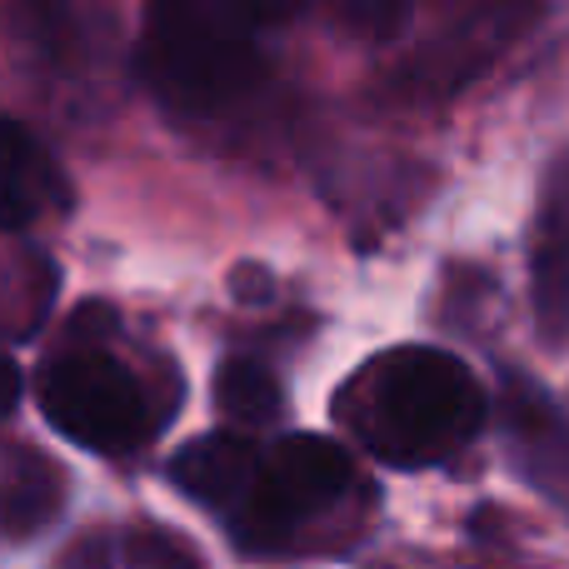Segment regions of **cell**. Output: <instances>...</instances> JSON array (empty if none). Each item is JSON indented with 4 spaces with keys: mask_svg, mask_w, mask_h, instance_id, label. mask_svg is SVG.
<instances>
[{
    "mask_svg": "<svg viewBox=\"0 0 569 569\" xmlns=\"http://www.w3.org/2000/svg\"><path fill=\"white\" fill-rule=\"evenodd\" d=\"M60 470L30 450L0 455V535L6 540H30L60 515Z\"/></svg>",
    "mask_w": 569,
    "mask_h": 569,
    "instance_id": "8",
    "label": "cell"
},
{
    "mask_svg": "<svg viewBox=\"0 0 569 569\" xmlns=\"http://www.w3.org/2000/svg\"><path fill=\"white\" fill-rule=\"evenodd\" d=\"M370 395L355 415L390 460H435L485 425V390L470 365L445 350H395L370 370Z\"/></svg>",
    "mask_w": 569,
    "mask_h": 569,
    "instance_id": "2",
    "label": "cell"
},
{
    "mask_svg": "<svg viewBox=\"0 0 569 569\" xmlns=\"http://www.w3.org/2000/svg\"><path fill=\"white\" fill-rule=\"evenodd\" d=\"M335 10L365 40H385L405 26V0H335Z\"/></svg>",
    "mask_w": 569,
    "mask_h": 569,
    "instance_id": "11",
    "label": "cell"
},
{
    "mask_svg": "<svg viewBox=\"0 0 569 569\" xmlns=\"http://www.w3.org/2000/svg\"><path fill=\"white\" fill-rule=\"evenodd\" d=\"M16 400H20V370H16V360L0 350V420L16 410Z\"/></svg>",
    "mask_w": 569,
    "mask_h": 569,
    "instance_id": "14",
    "label": "cell"
},
{
    "mask_svg": "<svg viewBox=\"0 0 569 569\" xmlns=\"http://www.w3.org/2000/svg\"><path fill=\"white\" fill-rule=\"evenodd\" d=\"M6 16L16 26V36L50 60L66 56L70 40H76V20H70L66 0H6Z\"/></svg>",
    "mask_w": 569,
    "mask_h": 569,
    "instance_id": "10",
    "label": "cell"
},
{
    "mask_svg": "<svg viewBox=\"0 0 569 569\" xmlns=\"http://www.w3.org/2000/svg\"><path fill=\"white\" fill-rule=\"evenodd\" d=\"M350 455L345 445L320 440V435H290L260 460L256 490L246 500V515L266 530H290L305 515L325 510L350 485Z\"/></svg>",
    "mask_w": 569,
    "mask_h": 569,
    "instance_id": "4",
    "label": "cell"
},
{
    "mask_svg": "<svg viewBox=\"0 0 569 569\" xmlns=\"http://www.w3.org/2000/svg\"><path fill=\"white\" fill-rule=\"evenodd\" d=\"M226 10H236L240 20H280V16H295L305 0H220Z\"/></svg>",
    "mask_w": 569,
    "mask_h": 569,
    "instance_id": "13",
    "label": "cell"
},
{
    "mask_svg": "<svg viewBox=\"0 0 569 569\" xmlns=\"http://www.w3.org/2000/svg\"><path fill=\"white\" fill-rule=\"evenodd\" d=\"M530 276H535V310H540L545 330L555 340H569V166L555 176L550 200H545Z\"/></svg>",
    "mask_w": 569,
    "mask_h": 569,
    "instance_id": "7",
    "label": "cell"
},
{
    "mask_svg": "<svg viewBox=\"0 0 569 569\" xmlns=\"http://www.w3.org/2000/svg\"><path fill=\"white\" fill-rule=\"evenodd\" d=\"M130 565L136 569H196V560L176 540H166V535H136L130 540Z\"/></svg>",
    "mask_w": 569,
    "mask_h": 569,
    "instance_id": "12",
    "label": "cell"
},
{
    "mask_svg": "<svg viewBox=\"0 0 569 569\" xmlns=\"http://www.w3.org/2000/svg\"><path fill=\"white\" fill-rule=\"evenodd\" d=\"M140 70L180 110H226L266 80V56L246 20L206 0H156L140 36Z\"/></svg>",
    "mask_w": 569,
    "mask_h": 569,
    "instance_id": "1",
    "label": "cell"
},
{
    "mask_svg": "<svg viewBox=\"0 0 569 569\" xmlns=\"http://www.w3.org/2000/svg\"><path fill=\"white\" fill-rule=\"evenodd\" d=\"M46 420L86 450H126L146 430V390L106 350H76L40 380Z\"/></svg>",
    "mask_w": 569,
    "mask_h": 569,
    "instance_id": "3",
    "label": "cell"
},
{
    "mask_svg": "<svg viewBox=\"0 0 569 569\" xmlns=\"http://www.w3.org/2000/svg\"><path fill=\"white\" fill-rule=\"evenodd\" d=\"M266 455L236 430H216L190 440L186 450L170 465V480L190 495L196 505H210V510H236V505L250 500L256 490V475Z\"/></svg>",
    "mask_w": 569,
    "mask_h": 569,
    "instance_id": "5",
    "label": "cell"
},
{
    "mask_svg": "<svg viewBox=\"0 0 569 569\" xmlns=\"http://www.w3.org/2000/svg\"><path fill=\"white\" fill-rule=\"evenodd\" d=\"M66 200L50 156L26 126L0 116V230H26Z\"/></svg>",
    "mask_w": 569,
    "mask_h": 569,
    "instance_id": "6",
    "label": "cell"
},
{
    "mask_svg": "<svg viewBox=\"0 0 569 569\" xmlns=\"http://www.w3.org/2000/svg\"><path fill=\"white\" fill-rule=\"evenodd\" d=\"M216 400L236 425H270L280 415L284 395H280V380L266 365L236 355V360H226L216 375Z\"/></svg>",
    "mask_w": 569,
    "mask_h": 569,
    "instance_id": "9",
    "label": "cell"
}]
</instances>
